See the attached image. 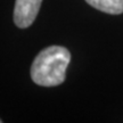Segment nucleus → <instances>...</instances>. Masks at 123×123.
<instances>
[{
    "mask_svg": "<svg viewBox=\"0 0 123 123\" xmlns=\"http://www.w3.org/2000/svg\"><path fill=\"white\" fill-rule=\"evenodd\" d=\"M71 62L68 49L50 46L41 50L31 66V79L38 86L56 87L66 79V68Z\"/></svg>",
    "mask_w": 123,
    "mask_h": 123,
    "instance_id": "1",
    "label": "nucleus"
},
{
    "mask_svg": "<svg viewBox=\"0 0 123 123\" xmlns=\"http://www.w3.org/2000/svg\"><path fill=\"white\" fill-rule=\"evenodd\" d=\"M42 0H16L14 7V23L19 29L31 26L37 18Z\"/></svg>",
    "mask_w": 123,
    "mask_h": 123,
    "instance_id": "2",
    "label": "nucleus"
},
{
    "mask_svg": "<svg viewBox=\"0 0 123 123\" xmlns=\"http://www.w3.org/2000/svg\"><path fill=\"white\" fill-rule=\"evenodd\" d=\"M87 4L100 12L112 15L123 13V0H86Z\"/></svg>",
    "mask_w": 123,
    "mask_h": 123,
    "instance_id": "3",
    "label": "nucleus"
},
{
    "mask_svg": "<svg viewBox=\"0 0 123 123\" xmlns=\"http://www.w3.org/2000/svg\"><path fill=\"white\" fill-rule=\"evenodd\" d=\"M0 123H1V120H0Z\"/></svg>",
    "mask_w": 123,
    "mask_h": 123,
    "instance_id": "4",
    "label": "nucleus"
}]
</instances>
